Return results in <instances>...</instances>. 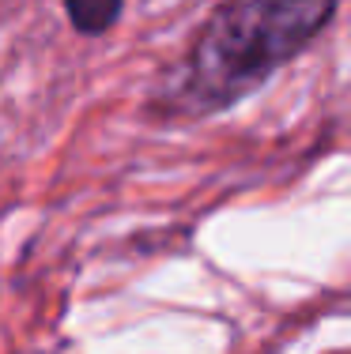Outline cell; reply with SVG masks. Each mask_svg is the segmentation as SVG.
Segmentation results:
<instances>
[{"label": "cell", "instance_id": "1", "mask_svg": "<svg viewBox=\"0 0 351 354\" xmlns=\"http://www.w3.org/2000/svg\"><path fill=\"white\" fill-rule=\"evenodd\" d=\"M332 15L336 0H223L163 83V109L174 117L231 109L310 49Z\"/></svg>", "mask_w": 351, "mask_h": 354}, {"label": "cell", "instance_id": "2", "mask_svg": "<svg viewBox=\"0 0 351 354\" xmlns=\"http://www.w3.org/2000/svg\"><path fill=\"white\" fill-rule=\"evenodd\" d=\"M125 0H64V12H69L72 27L87 38H98L121 19Z\"/></svg>", "mask_w": 351, "mask_h": 354}]
</instances>
